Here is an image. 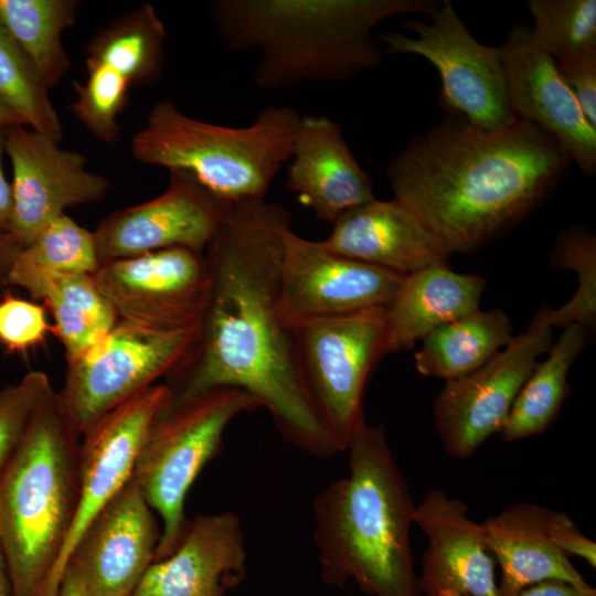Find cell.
<instances>
[{
  "mask_svg": "<svg viewBox=\"0 0 596 596\" xmlns=\"http://www.w3.org/2000/svg\"><path fill=\"white\" fill-rule=\"evenodd\" d=\"M552 339V328L531 322L482 366L445 382L433 402V416L449 456L468 458L501 433L518 393Z\"/></svg>",
  "mask_w": 596,
  "mask_h": 596,
  "instance_id": "8fae6325",
  "label": "cell"
},
{
  "mask_svg": "<svg viewBox=\"0 0 596 596\" xmlns=\"http://www.w3.org/2000/svg\"><path fill=\"white\" fill-rule=\"evenodd\" d=\"M0 596H14L7 564L0 552Z\"/></svg>",
  "mask_w": 596,
  "mask_h": 596,
  "instance_id": "7bdbcfd3",
  "label": "cell"
},
{
  "mask_svg": "<svg viewBox=\"0 0 596 596\" xmlns=\"http://www.w3.org/2000/svg\"><path fill=\"white\" fill-rule=\"evenodd\" d=\"M349 475L317 494L313 539L321 578L371 596H423L411 549L415 503L382 425L360 429Z\"/></svg>",
  "mask_w": 596,
  "mask_h": 596,
  "instance_id": "277c9868",
  "label": "cell"
},
{
  "mask_svg": "<svg viewBox=\"0 0 596 596\" xmlns=\"http://www.w3.org/2000/svg\"><path fill=\"white\" fill-rule=\"evenodd\" d=\"M198 326L167 331L118 319L106 336L67 364L57 393L72 426L82 436L110 409L166 377L187 354Z\"/></svg>",
  "mask_w": 596,
  "mask_h": 596,
  "instance_id": "9c48e42d",
  "label": "cell"
},
{
  "mask_svg": "<svg viewBox=\"0 0 596 596\" xmlns=\"http://www.w3.org/2000/svg\"><path fill=\"white\" fill-rule=\"evenodd\" d=\"M79 447L53 390L0 475V545L14 596H57L55 574L78 501Z\"/></svg>",
  "mask_w": 596,
  "mask_h": 596,
  "instance_id": "5b68a950",
  "label": "cell"
},
{
  "mask_svg": "<svg viewBox=\"0 0 596 596\" xmlns=\"http://www.w3.org/2000/svg\"><path fill=\"white\" fill-rule=\"evenodd\" d=\"M78 8L76 0H0V25L47 91L71 68L62 34L76 23Z\"/></svg>",
  "mask_w": 596,
  "mask_h": 596,
  "instance_id": "f1b7e54d",
  "label": "cell"
},
{
  "mask_svg": "<svg viewBox=\"0 0 596 596\" xmlns=\"http://www.w3.org/2000/svg\"><path fill=\"white\" fill-rule=\"evenodd\" d=\"M86 77L74 82V117L98 140L111 143L120 137L119 115L127 107L131 84L105 65H86Z\"/></svg>",
  "mask_w": 596,
  "mask_h": 596,
  "instance_id": "836d02e7",
  "label": "cell"
},
{
  "mask_svg": "<svg viewBox=\"0 0 596 596\" xmlns=\"http://www.w3.org/2000/svg\"><path fill=\"white\" fill-rule=\"evenodd\" d=\"M550 509L519 502L481 523L488 550L501 567L500 596H513L543 581L594 590L547 532Z\"/></svg>",
  "mask_w": 596,
  "mask_h": 596,
  "instance_id": "603a6c76",
  "label": "cell"
},
{
  "mask_svg": "<svg viewBox=\"0 0 596 596\" xmlns=\"http://www.w3.org/2000/svg\"><path fill=\"white\" fill-rule=\"evenodd\" d=\"M322 243L338 255L404 276L447 263L451 255L425 223L396 199H373L347 211L332 223Z\"/></svg>",
  "mask_w": 596,
  "mask_h": 596,
  "instance_id": "7402d4cb",
  "label": "cell"
},
{
  "mask_svg": "<svg viewBox=\"0 0 596 596\" xmlns=\"http://www.w3.org/2000/svg\"><path fill=\"white\" fill-rule=\"evenodd\" d=\"M22 124L19 117L0 102V129ZM23 125V124H22Z\"/></svg>",
  "mask_w": 596,
  "mask_h": 596,
  "instance_id": "ee69618b",
  "label": "cell"
},
{
  "mask_svg": "<svg viewBox=\"0 0 596 596\" xmlns=\"http://www.w3.org/2000/svg\"><path fill=\"white\" fill-rule=\"evenodd\" d=\"M53 390L42 371H31L0 390V475L20 447L35 411Z\"/></svg>",
  "mask_w": 596,
  "mask_h": 596,
  "instance_id": "e575fe53",
  "label": "cell"
},
{
  "mask_svg": "<svg viewBox=\"0 0 596 596\" xmlns=\"http://www.w3.org/2000/svg\"><path fill=\"white\" fill-rule=\"evenodd\" d=\"M22 124L4 130L12 167V216L9 232L23 247L71 206L102 201L109 180L86 167L83 153Z\"/></svg>",
  "mask_w": 596,
  "mask_h": 596,
  "instance_id": "5bb4252c",
  "label": "cell"
},
{
  "mask_svg": "<svg viewBox=\"0 0 596 596\" xmlns=\"http://www.w3.org/2000/svg\"><path fill=\"white\" fill-rule=\"evenodd\" d=\"M437 0H215L209 14L230 51L255 52L263 91L340 83L380 66L384 20L428 14Z\"/></svg>",
  "mask_w": 596,
  "mask_h": 596,
  "instance_id": "3957f363",
  "label": "cell"
},
{
  "mask_svg": "<svg viewBox=\"0 0 596 596\" xmlns=\"http://www.w3.org/2000/svg\"><path fill=\"white\" fill-rule=\"evenodd\" d=\"M301 115L268 106L252 124L228 127L188 116L168 99L153 105L131 139V155L147 166L191 175L217 201L265 199L291 156Z\"/></svg>",
  "mask_w": 596,
  "mask_h": 596,
  "instance_id": "8992f818",
  "label": "cell"
},
{
  "mask_svg": "<svg viewBox=\"0 0 596 596\" xmlns=\"http://www.w3.org/2000/svg\"><path fill=\"white\" fill-rule=\"evenodd\" d=\"M0 552H1V545H0Z\"/></svg>",
  "mask_w": 596,
  "mask_h": 596,
  "instance_id": "bcb514c9",
  "label": "cell"
},
{
  "mask_svg": "<svg viewBox=\"0 0 596 596\" xmlns=\"http://www.w3.org/2000/svg\"><path fill=\"white\" fill-rule=\"evenodd\" d=\"M247 554L238 517L201 514L167 557L153 562L130 596H223L245 577Z\"/></svg>",
  "mask_w": 596,
  "mask_h": 596,
  "instance_id": "ffe728a7",
  "label": "cell"
},
{
  "mask_svg": "<svg viewBox=\"0 0 596 596\" xmlns=\"http://www.w3.org/2000/svg\"><path fill=\"white\" fill-rule=\"evenodd\" d=\"M0 102L11 109L24 126L56 142L62 140V123L49 97V91L1 25Z\"/></svg>",
  "mask_w": 596,
  "mask_h": 596,
  "instance_id": "1f68e13d",
  "label": "cell"
},
{
  "mask_svg": "<svg viewBox=\"0 0 596 596\" xmlns=\"http://www.w3.org/2000/svg\"><path fill=\"white\" fill-rule=\"evenodd\" d=\"M513 596H596V589L583 590L562 581H543L521 589Z\"/></svg>",
  "mask_w": 596,
  "mask_h": 596,
  "instance_id": "f35d334b",
  "label": "cell"
},
{
  "mask_svg": "<svg viewBox=\"0 0 596 596\" xmlns=\"http://www.w3.org/2000/svg\"><path fill=\"white\" fill-rule=\"evenodd\" d=\"M291 215L263 200L230 203L204 251L210 295L196 334L166 376L170 404L232 387L252 394L306 453L336 454L305 390L294 331L278 313L280 268Z\"/></svg>",
  "mask_w": 596,
  "mask_h": 596,
  "instance_id": "6da1fadb",
  "label": "cell"
},
{
  "mask_svg": "<svg viewBox=\"0 0 596 596\" xmlns=\"http://www.w3.org/2000/svg\"><path fill=\"white\" fill-rule=\"evenodd\" d=\"M587 333L575 323L563 328L547 358L538 362L518 393L501 430L504 441L541 435L554 423L568 394V372L586 344Z\"/></svg>",
  "mask_w": 596,
  "mask_h": 596,
  "instance_id": "4316f807",
  "label": "cell"
},
{
  "mask_svg": "<svg viewBox=\"0 0 596 596\" xmlns=\"http://www.w3.org/2000/svg\"><path fill=\"white\" fill-rule=\"evenodd\" d=\"M385 313L370 308L292 330L305 390L337 453L348 450L365 425V386L385 355Z\"/></svg>",
  "mask_w": 596,
  "mask_h": 596,
  "instance_id": "ba28073f",
  "label": "cell"
},
{
  "mask_svg": "<svg viewBox=\"0 0 596 596\" xmlns=\"http://www.w3.org/2000/svg\"><path fill=\"white\" fill-rule=\"evenodd\" d=\"M413 522L428 540L418 575L423 596H500L482 525L468 517L466 503L432 490L415 504Z\"/></svg>",
  "mask_w": 596,
  "mask_h": 596,
  "instance_id": "d6986e66",
  "label": "cell"
},
{
  "mask_svg": "<svg viewBox=\"0 0 596 596\" xmlns=\"http://www.w3.org/2000/svg\"><path fill=\"white\" fill-rule=\"evenodd\" d=\"M427 17V22L403 21L405 29L415 32L413 38L397 31L382 34L384 54H416L428 60L439 73L440 100L450 114L485 129L517 120L499 46L478 42L447 0Z\"/></svg>",
  "mask_w": 596,
  "mask_h": 596,
  "instance_id": "30bf717a",
  "label": "cell"
},
{
  "mask_svg": "<svg viewBox=\"0 0 596 596\" xmlns=\"http://www.w3.org/2000/svg\"><path fill=\"white\" fill-rule=\"evenodd\" d=\"M547 532L552 542L567 556H578L593 568L596 567L595 542L581 533L566 513L550 509Z\"/></svg>",
  "mask_w": 596,
  "mask_h": 596,
  "instance_id": "74e56055",
  "label": "cell"
},
{
  "mask_svg": "<svg viewBox=\"0 0 596 596\" xmlns=\"http://www.w3.org/2000/svg\"><path fill=\"white\" fill-rule=\"evenodd\" d=\"M167 31L156 9L143 3L114 19L86 45L85 65H105L131 86L150 85L163 72Z\"/></svg>",
  "mask_w": 596,
  "mask_h": 596,
  "instance_id": "83f0119b",
  "label": "cell"
},
{
  "mask_svg": "<svg viewBox=\"0 0 596 596\" xmlns=\"http://www.w3.org/2000/svg\"><path fill=\"white\" fill-rule=\"evenodd\" d=\"M404 275L338 255L290 230L280 268L278 313L294 330L310 321L387 308Z\"/></svg>",
  "mask_w": 596,
  "mask_h": 596,
  "instance_id": "7c38bea8",
  "label": "cell"
},
{
  "mask_svg": "<svg viewBox=\"0 0 596 596\" xmlns=\"http://www.w3.org/2000/svg\"><path fill=\"white\" fill-rule=\"evenodd\" d=\"M437 596H467V595L453 593V592H444V593L438 594Z\"/></svg>",
  "mask_w": 596,
  "mask_h": 596,
  "instance_id": "f6af8a7d",
  "label": "cell"
},
{
  "mask_svg": "<svg viewBox=\"0 0 596 596\" xmlns=\"http://www.w3.org/2000/svg\"><path fill=\"white\" fill-rule=\"evenodd\" d=\"M512 323L500 309H480L446 323L423 338L415 353L425 376L453 380L482 366L513 339Z\"/></svg>",
  "mask_w": 596,
  "mask_h": 596,
  "instance_id": "484cf974",
  "label": "cell"
},
{
  "mask_svg": "<svg viewBox=\"0 0 596 596\" xmlns=\"http://www.w3.org/2000/svg\"><path fill=\"white\" fill-rule=\"evenodd\" d=\"M58 596H87L86 585L79 571L67 563L62 574Z\"/></svg>",
  "mask_w": 596,
  "mask_h": 596,
  "instance_id": "b9f144b4",
  "label": "cell"
},
{
  "mask_svg": "<svg viewBox=\"0 0 596 596\" xmlns=\"http://www.w3.org/2000/svg\"><path fill=\"white\" fill-rule=\"evenodd\" d=\"M570 162L529 121L485 129L449 114L414 137L385 172L394 199L453 255L479 249L519 224L556 188Z\"/></svg>",
  "mask_w": 596,
  "mask_h": 596,
  "instance_id": "7a4b0ae2",
  "label": "cell"
},
{
  "mask_svg": "<svg viewBox=\"0 0 596 596\" xmlns=\"http://www.w3.org/2000/svg\"><path fill=\"white\" fill-rule=\"evenodd\" d=\"M100 265L93 232L63 214L21 248L6 284L22 288L44 275H94Z\"/></svg>",
  "mask_w": 596,
  "mask_h": 596,
  "instance_id": "f546056e",
  "label": "cell"
},
{
  "mask_svg": "<svg viewBox=\"0 0 596 596\" xmlns=\"http://www.w3.org/2000/svg\"><path fill=\"white\" fill-rule=\"evenodd\" d=\"M170 401L168 386L155 384L110 409L81 436L78 501L55 574L57 596L62 574L76 542L130 480L147 435Z\"/></svg>",
  "mask_w": 596,
  "mask_h": 596,
  "instance_id": "9a60e30c",
  "label": "cell"
},
{
  "mask_svg": "<svg viewBox=\"0 0 596 596\" xmlns=\"http://www.w3.org/2000/svg\"><path fill=\"white\" fill-rule=\"evenodd\" d=\"M51 329L42 306L17 297L0 301V342L22 352L42 342Z\"/></svg>",
  "mask_w": 596,
  "mask_h": 596,
  "instance_id": "d590c367",
  "label": "cell"
},
{
  "mask_svg": "<svg viewBox=\"0 0 596 596\" xmlns=\"http://www.w3.org/2000/svg\"><path fill=\"white\" fill-rule=\"evenodd\" d=\"M4 130L0 129V232H9L12 216L11 182L8 181L2 166V155L6 152Z\"/></svg>",
  "mask_w": 596,
  "mask_h": 596,
  "instance_id": "ab89813d",
  "label": "cell"
},
{
  "mask_svg": "<svg viewBox=\"0 0 596 596\" xmlns=\"http://www.w3.org/2000/svg\"><path fill=\"white\" fill-rule=\"evenodd\" d=\"M22 288L49 306L54 319L53 330L63 344L67 364L98 342L118 321L92 274L39 276Z\"/></svg>",
  "mask_w": 596,
  "mask_h": 596,
  "instance_id": "d4e9b609",
  "label": "cell"
},
{
  "mask_svg": "<svg viewBox=\"0 0 596 596\" xmlns=\"http://www.w3.org/2000/svg\"><path fill=\"white\" fill-rule=\"evenodd\" d=\"M227 205L191 175L170 171L167 189L160 195L117 210L98 223L93 231L98 257L103 264L170 247L204 253Z\"/></svg>",
  "mask_w": 596,
  "mask_h": 596,
  "instance_id": "2e32d148",
  "label": "cell"
},
{
  "mask_svg": "<svg viewBox=\"0 0 596 596\" xmlns=\"http://www.w3.org/2000/svg\"><path fill=\"white\" fill-rule=\"evenodd\" d=\"M511 108L517 118L549 135L582 171L596 172V128L561 78L555 60L515 24L499 46Z\"/></svg>",
  "mask_w": 596,
  "mask_h": 596,
  "instance_id": "e0dca14e",
  "label": "cell"
},
{
  "mask_svg": "<svg viewBox=\"0 0 596 596\" xmlns=\"http://www.w3.org/2000/svg\"><path fill=\"white\" fill-rule=\"evenodd\" d=\"M535 43L555 61L596 49L595 0H530Z\"/></svg>",
  "mask_w": 596,
  "mask_h": 596,
  "instance_id": "d6a6232c",
  "label": "cell"
},
{
  "mask_svg": "<svg viewBox=\"0 0 596 596\" xmlns=\"http://www.w3.org/2000/svg\"><path fill=\"white\" fill-rule=\"evenodd\" d=\"M22 246L10 232H0V284H6Z\"/></svg>",
  "mask_w": 596,
  "mask_h": 596,
  "instance_id": "60d3db41",
  "label": "cell"
},
{
  "mask_svg": "<svg viewBox=\"0 0 596 596\" xmlns=\"http://www.w3.org/2000/svg\"><path fill=\"white\" fill-rule=\"evenodd\" d=\"M262 407L249 393L223 387L170 404L157 417L136 459L132 480L162 521L156 561L169 556L190 520L187 494L204 466L221 449L230 423Z\"/></svg>",
  "mask_w": 596,
  "mask_h": 596,
  "instance_id": "52a82bcc",
  "label": "cell"
},
{
  "mask_svg": "<svg viewBox=\"0 0 596 596\" xmlns=\"http://www.w3.org/2000/svg\"><path fill=\"white\" fill-rule=\"evenodd\" d=\"M555 63L561 78L575 96L590 125L596 128V49Z\"/></svg>",
  "mask_w": 596,
  "mask_h": 596,
  "instance_id": "8d00e7d4",
  "label": "cell"
},
{
  "mask_svg": "<svg viewBox=\"0 0 596 596\" xmlns=\"http://www.w3.org/2000/svg\"><path fill=\"white\" fill-rule=\"evenodd\" d=\"M152 511L130 478L87 525L67 560L87 596H130L156 560L161 529Z\"/></svg>",
  "mask_w": 596,
  "mask_h": 596,
  "instance_id": "ac0fdd59",
  "label": "cell"
},
{
  "mask_svg": "<svg viewBox=\"0 0 596 596\" xmlns=\"http://www.w3.org/2000/svg\"><path fill=\"white\" fill-rule=\"evenodd\" d=\"M487 279L447 263L404 276L385 313V355L411 350L437 328L479 309Z\"/></svg>",
  "mask_w": 596,
  "mask_h": 596,
  "instance_id": "cb8c5ba5",
  "label": "cell"
},
{
  "mask_svg": "<svg viewBox=\"0 0 596 596\" xmlns=\"http://www.w3.org/2000/svg\"><path fill=\"white\" fill-rule=\"evenodd\" d=\"M287 188L315 216L333 223L373 199V183L327 115L301 116L287 162Z\"/></svg>",
  "mask_w": 596,
  "mask_h": 596,
  "instance_id": "44dd1931",
  "label": "cell"
},
{
  "mask_svg": "<svg viewBox=\"0 0 596 596\" xmlns=\"http://www.w3.org/2000/svg\"><path fill=\"white\" fill-rule=\"evenodd\" d=\"M551 264L573 270L577 289L565 305L542 309L531 322L552 329L575 323L590 332L596 326V236L583 226L564 230L556 238Z\"/></svg>",
  "mask_w": 596,
  "mask_h": 596,
  "instance_id": "4dcf8cb0",
  "label": "cell"
},
{
  "mask_svg": "<svg viewBox=\"0 0 596 596\" xmlns=\"http://www.w3.org/2000/svg\"><path fill=\"white\" fill-rule=\"evenodd\" d=\"M93 276L118 319L152 329L196 327L209 301L204 253L187 247L106 262Z\"/></svg>",
  "mask_w": 596,
  "mask_h": 596,
  "instance_id": "4fadbf2b",
  "label": "cell"
}]
</instances>
